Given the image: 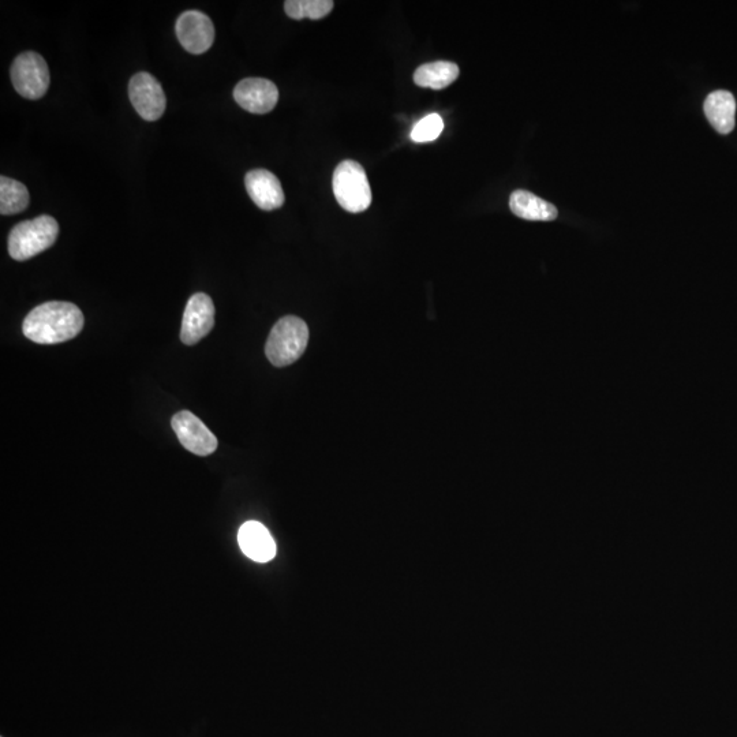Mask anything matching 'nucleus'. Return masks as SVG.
<instances>
[{"instance_id": "f257e3e1", "label": "nucleus", "mask_w": 737, "mask_h": 737, "mask_svg": "<svg viewBox=\"0 0 737 737\" xmlns=\"http://www.w3.org/2000/svg\"><path fill=\"white\" fill-rule=\"evenodd\" d=\"M84 323V314L77 305L51 301L28 313L22 324V331L32 342L56 344L76 338L84 328Z\"/></svg>"}, {"instance_id": "f03ea898", "label": "nucleus", "mask_w": 737, "mask_h": 737, "mask_svg": "<svg viewBox=\"0 0 737 737\" xmlns=\"http://www.w3.org/2000/svg\"><path fill=\"white\" fill-rule=\"evenodd\" d=\"M309 343V328L305 321L286 316L272 328L265 346L269 362L276 368H284L297 362Z\"/></svg>"}, {"instance_id": "7ed1b4c3", "label": "nucleus", "mask_w": 737, "mask_h": 737, "mask_svg": "<svg viewBox=\"0 0 737 737\" xmlns=\"http://www.w3.org/2000/svg\"><path fill=\"white\" fill-rule=\"evenodd\" d=\"M58 235V222L51 216L43 215L21 222L9 235L10 256L16 261L31 260L37 254L50 249Z\"/></svg>"}, {"instance_id": "20e7f679", "label": "nucleus", "mask_w": 737, "mask_h": 737, "mask_svg": "<svg viewBox=\"0 0 737 737\" xmlns=\"http://www.w3.org/2000/svg\"><path fill=\"white\" fill-rule=\"evenodd\" d=\"M332 187L344 211L361 213L372 204V190L364 167L354 160H344L336 167Z\"/></svg>"}, {"instance_id": "39448f33", "label": "nucleus", "mask_w": 737, "mask_h": 737, "mask_svg": "<svg viewBox=\"0 0 737 737\" xmlns=\"http://www.w3.org/2000/svg\"><path fill=\"white\" fill-rule=\"evenodd\" d=\"M14 89L28 100H39L50 88V69L43 56L37 52H24L11 66Z\"/></svg>"}, {"instance_id": "423d86ee", "label": "nucleus", "mask_w": 737, "mask_h": 737, "mask_svg": "<svg viewBox=\"0 0 737 737\" xmlns=\"http://www.w3.org/2000/svg\"><path fill=\"white\" fill-rule=\"evenodd\" d=\"M129 97L134 110L145 121L155 122L162 118L166 111V95L162 85L152 74L137 73L130 80Z\"/></svg>"}, {"instance_id": "0eeeda50", "label": "nucleus", "mask_w": 737, "mask_h": 737, "mask_svg": "<svg viewBox=\"0 0 737 737\" xmlns=\"http://www.w3.org/2000/svg\"><path fill=\"white\" fill-rule=\"evenodd\" d=\"M175 435L187 451L197 456H209L218 450V439L192 411H179L171 419Z\"/></svg>"}, {"instance_id": "6e6552de", "label": "nucleus", "mask_w": 737, "mask_h": 737, "mask_svg": "<svg viewBox=\"0 0 737 737\" xmlns=\"http://www.w3.org/2000/svg\"><path fill=\"white\" fill-rule=\"evenodd\" d=\"M215 327V305L209 295L194 294L187 302L183 314L181 340L186 346H194L209 335Z\"/></svg>"}, {"instance_id": "1a4fd4ad", "label": "nucleus", "mask_w": 737, "mask_h": 737, "mask_svg": "<svg viewBox=\"0 0 737 737\" xmlns=\"http://www.w3.org/2000/svg\"><path fill=\"white\" fill-rule=\"evenodd\" d=\"M179 43L187 52L204 54L215 41V26L207 14L197 10L185 11L177 21Z\"/></svg>"}, {"instance_id": "9d476101", "label": "nucleus", "mask_w": 737, "mask_h": 737, "mask_svg": "<svg viewBox=\"0 0 737 737\" xmlns=\"http://www.w3.org/2000/svg\"><path fill=\"white\" fill-rule=\"evenodd\" d=\"M234 99L243 110L252 114H268L278 104V86L264 78H246L235 86Z\"/></svg>"}, {"instance_id": "9b49d317", "label": "nucleus", "mask_w": 737, "mask_h": 737, "mask_svg": "<svg viewBox=\"0 0 737 737\" xmlns=\"http://www.w3.org/2000/svg\"><path fill=\"white\" fill-rule=\"evenodd\" d=\"M246 190L254 204L263 211H275L283 207L284 192L275 174L268 170H253L246 174Z\"/></svg>"}, {"instance_id": "f8f14e48", "label": "nucleus", "mask_w": 737, "mask_h": 737, "mask_svg": "<svg viewBox=\"0 0 737 737\" xmlns=\"http://www.w3.org/2000/svg\"><path fill=\"white\" fill-rule=\"evenodd\" d=\"M242 552L257 563H268L276 556V544L267 527L260 522H246L238 533Z\"/></svg>"}, {"instance_id": "ddd939ff", "label": "nucleus", "mask_w": 737, "mask_h": 737, "mask_svg": "<svg viewBox=\"0 0 737 737\" xmlns=\"http://www.w3.org/2000/svg\"><path fill=\"white\" fill-rule=\"evenodd\" d=\"M705 115L710 125L722 136L732 133L735 129L736 100L731 92L716 91L706 97Z\"/></svg>"}, {"instance_id": "4468645a", "label": "nucleus", "mask_w": 737, "mask_h": 737, "mask_svg": "<svg viewBox=\"0 0 737 737\" xmlns=\"http://www.w3.org/2000/svg\"><path fill=\"white\" fill-rule=\"evenodd\" d=\"M510 208L518 218L531 222H552L559 215L555 205L527 190H516L511 194Z\"/></svg>"}, {"instance_id": "2eb2a0df", "label": "nucleus", "mask_w": 737, "mask_h": 737, "mask_svg": "<svg viewBox=\"0 0 737 737\" xmlns=\"http://www.w3.org/2000/svg\"><path fill=\"white\" fill-rule=\"evenodd\" d=\"M459 67L452 62H433L419 66L414 73V82L422 88L440 89L447 88L452 82L458 80Z\"/></svg>"}, {"instance_id": "dca6fc26", "label": "nucleus", "mask_w": 737, "mask_h": 737, "mask_svg": "<svg viewBox=\"0 0 737 737\" xmlns=\"http://www.w3.org/2000/svg\"><path fill=\"white\" fill-rule=\"evenodd\" d=\"M29 207V192L24 183L14 179L0 178V213L16 215Z\"/></svg>"}, {"instance_id": "f3484780", "label": "nucleus", "mask_w": 737, "mask_h": 737, "mask_svg": "<svg viewBox=\"0 0 737 737\" xmlns=\"http://www.w3.org/2000/svg\"><path fill=\"white\" fill-rule=\"evenodd\" d=\"M334 6L332 0H287L284 10L293 20H321L334 10Z\"/></svg>"}, {"instance_id": "a211bd4d", "label": "nucleus", "mask_w": 737, "mask_h": 737, "mask_svg": "<svg viewBox=\"0 0 737 737\" xmlns=\"http://www.w3.org/2000/svg\"><path fill=\"white\" fill-rule=\"evenodd\" d=\"M444 130V121L439 114H429L414 126L411 130V140L422 144V142L435 141Z\"/></svg>"}]
</instances>
